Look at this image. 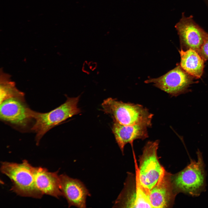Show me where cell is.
<instances>
[{"label": "cell", "mask_w": 208, "mask_h": 208, "mask_svg": "<svg viewBox=\"0 0 208 208\" xmlns=\"http://www.w3.org/2000/svg\"><path fill=\"white\" fill-rule=\"evenodd\" d=\"M148 127L142 125H125L113 120L112 132L122 154L127 144L130 143L133 146L134 140L138 139L144 140L148 138Z\"/></svg>", "instance_id": "obj_12"}, {"label": "cell", "mask_w": 208, "mask_h": 208, "mask_svg": "<svg viewBox=\"0 0 208 208\" xmlns=\"http://www.w3.org/2000/svg\"><path fill=\"white\" fill-rule=\"evenodd\" d=\"M171 173L164 168L155 184L150 190L148 197L153 208H171L174 205L176 193Z\"/></svg>", "instance_id": "obj_10"}, {"label": "cell", "mask_w": 208, "mask_h": 208, "mask_svg": "<svg viewBox=\"0 0 208 208\" xmlns=\"http://www.w3.org/2000/svg\"><path fill=\"white\" fill-rule=\"evenodd\" d=\"M159 143L158 140L147 142L139 157L138 170L140 181L149 191L157 182L164 168L157 156Z\"/></svg>", "instance_id": "obj_6"}, {"label": "cell", "mask_w": 208, "mask_h": 208, "mask_svg": "<svg viewBox=\"0 0 208 208\" xmlns=\"http://www.w3.org/2000/svg\"><path fill=\"white\" fill-rule=\"evenodd\" d=\"M197 160L191 159L183 169L172 175L174 190L192 196H199L206 190V173L202 153L196 152Z\"/></svg>", "instance_id": "obj_1"}, {"label": "cell", "mask_w": 208, "mask_h": 208, "mask_svg": "<svg viewBox=\"0 0 208 208\" xmlns=\"http://www.w3.org/2000/svg\"><path fill=\"white\" fill-rule=\"evenodd\" d=\"M102 110L111 116L113 120L125 125H142L150 127L153 116L142 105L124 103L109 97L101 104Z\"/></svg>", "instance_id": "obj_3"}, {"label": "cell", "mask_w": 208, "mask_h": 208, "mask_svg": "<svg viewBox=\"0 0 208 208\" xmlns=\"http://www.w3.org/2000/svg\"><path fill=\"white\" fill-rule=\"evenodd\" d=\"M175 27L179 36L181 49H193L198 53L208 36V34L194 21L192 16L183 13Z\"/></svg>", "instance_id": "obj_9"}, {"label": "cell", "mask_w": 208, "mask_h": 208, "mask_svg": "<svg viewBox=\"0 0 208 208\" xmlns=\"http://www.w3.org/2000/svg\"><path fill=\"white\" fill-rule=\"evenodd\" d=\"M198 53L205 60H208V36Z\"/></svg>", "instance_id": "obj_16"}, {"label": "cell", "mask_w": 208, "mask_h": 208, "mask_svg": "<svg viewBox=\"0 0 208 208\" xmlns=\"http://www.w3.org/2000/svg\"><path fill=\"white\" fill-rule=\"evenodd\" d=\"M80 96L75 97L66 96L67 99L64 103L47 112L40 113L32 110L34 123L31 130L36 134L37 145L43 136L52 128L81 112L77 106Z\"/></svg>", "instance_id": "obj_2"}, {"label": "cell", "mask_w": 208, "mask_h": 208, "mask_svg": "<svg viewBox=\"0 0 208 208\" xmlns=\"http://www.w3.org/2000/svg\"><path fill=\"white\" fill-rule=\"evenodd\" d=\"M0 95V103L10 98L24 97V93L18 90L14 83L11 80L9 75L1 71Z\"/></svg>", "instance_id": "obj_15"}, {"label": "cell", "mask_w": 208, "mask_h": 208, "mask_svg": "<svg viewBox=\"0 0 208 208\" xmlns=\"http://www.w3.org/2000/svg\"><path fill=\"white\" fill-rule=\"evenodd\" d=\"M0 118L3 122L21 131L31 129L34 123L32 110L25 103L24 97L6 99L0 103Z\"/></svg>", "instance_id": "obj_7"}, {"label": "cell", "mask_w": 208, "mask_h": 208, "mask_svg": "<svg viewBox=\"0 0 208 208\" xmlns=\"http://www.w3.org/2000/svg\"><path fill=\"white\" fill-rule=\"evenodd\" d=\"M58 170L54 172L48 171L41 167L33 168V173L36 186L42 194L59 198L63 196L60 189Z\"/></svg>", "instance_id": "obj_13"}, {"label": "cell", "mask_w": 208, "mask_h": 208, "mask_svg": "<svg viewBox=\"0 0 208 208\" xmlns=\"http://www.w3.org/2000/svg\"><path fill=\"white\" fill-rule=\"evenodd\" d=\"M181 57L180 66L187 73L197 78L202 76L205 61L198 53L192 49L179 51Z\"/></svg>", "instance_id": "obj_14"}, {"label": "cell", "mask_w": 208, "mask_h": 208, "mask_svg": "<svg viewBox=\"0 0 208 208\" xmlns=\"http://www.w3.org/2000/svg\"><path fill=\"white\" fill-rule=\"evenodd\" d=\"M59 176L60 190L67 200L68 207H86L87 197L90 194L83 182L65 174Z\"/></svg>", "instance_id": "obj_11"}, {"label": "cell", "mask_w": 208, "mask_h": 208, "mask_svg": "<svg viewBox=\"0 0 208 208\" xmlns=\"http://www.w3.org/2000/svg\"><path fill=\"white\" fill-rule=\"evenodd\" d=\"M134 159L135 173H128L124 187L115 201L113 207L153 208L149 198V191L140 182L138 165L136 158Z\"/></svg>", "instance_id": "obj_5"}, {"label": "cell", "mask_w": 208, "mask_h": 208, "mask_svg": "<svg viewBox=\"0 0 208 208\" xmlns=\"http://www.w3.org/2000/svg\"><path fill=\"white\" fill-rule=\"evenodd\" d=\"M33 168L25 160L20 164L3 162L0 169L12 182V191L22 196L40 198L43 194L36 186Z\"/></svg>", "instance_id": "obj_4"}, {"label": "cell", "mask_w": 208, "mask_h": 208, "mask_svg": "<svg viewBox=\"0 0 208 208\" xmlns=\"http://www.w3.org/2000/svg\"><path fill=\"white\" fill-rule=\"evenodd\" d=\"M194 77L178 65L164 75L157 78L149 79L145 82L153 83L161 90L172 96H177L187 92Z\"/></svg>", "instance_id": "obj_8"}]
</instances>
